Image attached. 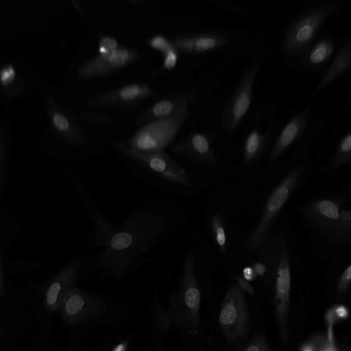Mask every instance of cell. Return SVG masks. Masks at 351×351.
<instances>
[{
    "mask_svg": "<svg viewBox=\"0 0 351 351\" xmlns=\"http://www.w3.org/2000/svg\"><path fill=\"white\" fill-rule=\"evenodd\" d=\"M95 261L74 258L66 264L52 279L45 291V308L49 312L58 311L61 301L73 286L85 267L95 265Z\"/></svg>",
    "mask_w": 351,
    "mask_h": 351,
    "instance_id": "15",
    "label": "cell"
},
{
    "mask_svg": "<svg viewBox=\"0 0 351 351\" xmlns=\"http://www.w3.org/2000/svg\"><path fill=\"white\" fill-rule=\"evenodd\" d=\"M275 267V305L280 336L285 343L289 339V313L291 290V266L288 248L282 242Z\"/></svg>",
    "mask_w": 351,
    "mask_h": 351,
    "instance_id": "9",
    "label": "cell"
},
{
    "mask_svg": "<svg viewBox=\"0 0 351 351\" xmlns=\"http://www.w3.org/2000/svg\"><path fill=\"white\" fill-rule=\"evenodd\" d=\"M195 92L193 89L179 90L167 95L145 109L136 118L134 124L139 125L148 122L171 117L188 108L194 101Z\"/></svg>",
    "mask_w": 351,
    "mask_h": 351,
    "instance_id": "17",
    "label": "cell"
},
{
    "mask_svg": "<svg viewBox=\"0 0 351 351\" xmlns=\"http://www.w3.org/2000/svg\"><path fill=\"white\" fill-rule=\"evenodd\" d=\"M351 283V265L348 264L341 271L339 278L337 291L341 295H344L348 291Z\"/></svg>",
    "mask_w": 351,
    "mask_h": 351,
    "instance_id": "28",
    "label": "cell"
},
{
    "mask_svg": "<svg viewBox=\"0 0 351 351\" xmlns=\"http://www.w3.org/2000/svg\"><path fill=\"white\" fill-rule=\"evenodd\" d=\"M47 111L51 129L58 138L74 146L86 144L87 138L80 123L52 97L48 99Z\"/></svg>",
    "mask_w": 351,
    "mask_h": 351,
    "instance_id": "16",
    "label": "cell"
},
{
    "mask_svg": "<svg viewBox=\"0 0 351 351\" xmlns=\"http://www.w3.org/2000/svg\"><path fill=\"white\" fill-rule=\"evenodd\" d=\"M163 67L167 69H173L177 63L178 58V51L173 47L169 48L165 53H163Z\"/></svg>",
    "mask_w": 351,
    "mask_h": 351,
    "instance_id": "32",
    "label": "cell"
},
{
    "mask_svg": "<svg viewBox=\"0 0 351 351\" xmlns=\"http://www.w3.org/2000/svg\"><path fill=\"white\" fill-rule=\"evenodd\" d=\"M148 45L153 49L160 51L162 54L165 53L173 45L169 40L159 35L150 38L148 40Z\"/></svg>",
    "mask_w": 351,
    "mask_h": 351,
    "instance_id": "31",
    "label": "cell"
},
{
    "mask_svg": "<svg viewBox=\"0 0 351 351\" xmlns=\"http://www.w3.org/2000/svg\"><path fill=\"white\" fill-rule=\"evenodd\" d=\"M342 209L339 200L323 198L306 205L302 208V213L314 228L330 233Z\"/></svg>",
    "mask_w": 351,
    "mask_h": 351,
    "instance_id": "18",
    "label": "cell"
},
{
    "mask_svg": "<svg viewBox=\"0 0 351 351\" xmlns=\"http://www.w3.org/2000/svg\"><path fill=\"white\" fill-rule=\"evenodd\" d=\"M252 269L256 276H263L266 271V266L263 263H256L252 267Z\"/></svg>",
    "mask_w": 351,
    "mask_h": 351,
    "instance_id": "37",
    "label": "cell"
},
{
    "mask_svg": "<svg viewBox=\"0 0 351 351\" xmlns=\"http://www.w3.org/2000/svg\"><path fill=\"white\" fill-rule=\"evenodd\" d=\"M304 173L303 165L297 167L275 186L264 205L258 225L247 239L245 247L247 251L254 252L266 240L270 228L301 182Z\"/></svg>",
    "mask_w": 351,
    "mask_h": 351,
    "instance_id": "5",
    "label": "cell"
},
{
    "mask_svg": "<svg viewBox=\"0 0 351 351\" xmlns=\"http://www.w3.org/2000/svg\"><path fill=\"white\" fill-rule=\"evenodd\" d=\"M58 311L67 324L88 326L106 317L108 306L101 297L75 285L62 298Z\"/></svg>",
    "mask_w": 351,
    "mask_h": 351,
    "instance_id": "7",
    "label": "cell"
},
{
    "mask_svg": "<svg viewBox=\"0 0 351 351\" xmlns=\"http://www.w3.org/2000/svg\"><path fill=\"white\" fill-rule=\"evenodd\" d=\"M256 276L252 267H245L243 269V278L247 281L253 280Z\"/></svg>",
    "mask_w": 351,
    "mask_h": 351,
    "instance_id": "36",
    "label": "cell"
},
{
    "mask_svg": "<svg viewBox=\"0 0 351 351\" xmlns=\"http://www.w3.org/2000/svg\"><path fill=\"white\" fill-rule=\"evenodd\" d=\"M128 347V340H120L112 346L109 351H127Z\"/></svg>",
    "mask_w": 351,
    "mask_h": 351,
    "instance_id": "35",
    "label": "cell"
},
{
    "mask_svg": "<svg viewBox=\"0 0 351 351\" xmlns=\"http://www.w3.org/2000/svg\"><path fill=\"white\" fill-rule=\"evenodd\" d=\"M138 57L136 49L125 46L119 47L111 54H97L82 64L77 70V75L81 79L103 77L130 65Z\"/></svg>",
    "mask_w": 351,
    "mask_h": 351,
    "instance_id": "14",
    "label": "cell"
},
{
    "mask_svg": "<svg viewBox=\"0 0 351 351\" xmlns=\"http://www.w3.org/2000/svg\"><path fill=\"white\" fill-rule=\"evenodd\" d=\"M118 48L119 44L116 38L108 36H104L101 37L99 41L98 54L109 55Z\"/></svg>",
    "mask_w": 351,
    "mask_h": 351,
    "instance_id": "27",
    "label": "cell"
},
{
    "mask_svg": "<svg viewBox=\"0 0 351 351\" xmlns=\"http://www.w3.org/2000/svg\"><path fill=\"white\" fill-rule=\"evenodd\" d=\"M219 322L226 341L237 346L247 336L250 315L245 292L237 285L228 288L219 314Z\"/></svg>",
    "mask_w": 351,
    "mask_h": 351,
    "instance_id": "8",
    "label": "cell"
},
{
    "mask_svg": "<svg viewBox=\"0 0 351 351\" xmlns=\"http://www.w3.org/2000/svg\"><path fill=\"white\" fill-rule=\"evenodd\" d=\"M225 222L219 214H214L210 219V228L215 241L221 252L226 250V235L225 232Z\"/></svg>",
    "mask_w": 351,
    "mask_h": 351,
    "instance_id": "26",
    "label": "cell"
},
{
    "mask_svg": "<svg viewBox=\"0 0 351 351\" xmlns=\"http://www.w3.org/2000/svg\"><path fill=\"white\" fill-rule=\"evenodd\" d=\"M171 152L182 157L196 176L202 169L213 167L217 161L209 138L199 132H192L183 138L171 147Z\"/></svg>",
    "mask_w": 351,
    "mask_h": 351,
    "instance_id": "13",
    "label": "cell"
},
{
    "mask_svg": "<svg viewBox=\"0 0 351 351\" xmlns=\"http://www.w3.org/2000/svg\"><path fill=\"white\" fill-rule=\"evenodd\" d=\"M183 263L180 287L172 302L173 319L189 334L195 335L199 327L201 293L191 252L185 254Z\"/></svg>",
    "mask_w": 351,
    "mask_h": 351,
    "instance_id": "4",
    "label": "cell"
},
{
    "mask_svg": "<svg viewBox=\"0 0 351 351\" xmlns=\"http://www.w3.org/2000/svg\"><path fill=\"white\" fill-rule=\"evenodd\" d=\"M3 289V270L1 265V261L0 256V294L2 293Z\"/></svg>",
    "mask_w": 351,
    "mask_h": 351,
    "instance_id": "38",
    "label": "cell"
},
{
    "mask_svg": "<svg viewBox=\"0 0 351 351\" xmlns=\"http://www.w3.org/2000/svg\"><path fill=\"white\" fill-rule=\"evenodd\" d=\"M189 113L188 108L171 117L145 123L127 143H125V146L130 149L139 152L164 150L173 143Z\"/></svg>",
    "mask_w": 351,
    "mask_h": 351,
    "instance_id": "6",
    "label": "cell"
},
{
    "mask_svg": "<svg viewBox=\"0 0 351 351\" xmlns=\"http://www.w3.org/2000/svg\"><path fill=\"white\" fill-rule=\"evenodd\" d=\"M351 228V211L343 208L329 235L337 243L345 242L349 239Z\"/></svg>",
    "mask_w": 351,
    "mask_h": 351,
    "instance_id": "24",
    "label": "cell"
},
{
    "mask_svg": "<svg viewBox=\"0 0 351 351\" xmlns=\"http://www.w3.org/2000/svg\"><path fill=\"white\" fill-rule=\"evenodd\" d=\"M159 97L157 90L147 83L138 82L97 95L88 99L87 104L96 108L127 110L138 107L149 98L157 100Z\"/></svg>",
    "mask_w": 351,
    "mask_h": 351,
    "instance_id": "10",
    "label": "cell"
},
{
    "mask_svg": "<svg viewBox=\"0 0 351 351\" xmlns=\"http://www.w3.org/2000/svg\"><path fill=\"white\" fill-rule=\"evenodd\" d=\"M308 119V112H301L291 119L276 138L269 155V162L276 160L296 140Z\"/></svg>",
    "mask_w": 351,
    "mask_h": 351,
    "instance_id": "19",
    "label": "cell"
},
{
    "mask_svg": "<svg viewBox=\"0 0 351 351\" xmlns=\"http://www.w3.org/2000/svg\"><path fill=\"white\" fill-rule=\"evenodd\" d=\"M6 162V135L3 128L0 132V191L3 184Z\"/></svg>",
    "mask_w": 351,
    "mask_h": 351,
    "instance_id": "30",
    "label": "cell"
},
{
    "mask_svg": "<svg viewBox=\"0 0 351 351\" xmlns=\"http://www.w3.org/2000/svg\"><path fill=\"white\" fill-rule=\"evenodd\" d=\"M260 62L256 61L243 75L234 93L228 100L222 115L223 132H234L246 115L252 101V92Z\"/></svg>",
    "mask_w": 351,
    "mask_h": 351,
    "instance_id": "11",
    "label": "cell"
},
{
    "mask_svg": "<svg viewBox=\"0 0 351 351\" xmlns=\"http://www.w3.org/2000/svg\"><path fill=\"white\" fill-rule=\"evenodd\" d=\"M336 319H346L348 315V311L346 306L340 305L333 309Z\"/></svg>",
    "mask_w": 351,
    "mask_h": 351,
    "instance_id": "34",
    "label": "cell"
},
{
    "mask_svg": "<svg viewBox=\"0 0 351 351\" xmlns=\"http://www.w3.org/2000/svg\"><path fill=\"white\" fill-rule=\"evenodd\" d=\"M0 87L7 98H13L24 93L25 84L19 80L15 67L8 64L0 69Z\"/></svg>",
    "mask_w": 351,
    "mask_h": 351,
    "instance_id": "23",
    "label": "cell"
},
{
    "mask_svg": "<svg viewBox=\"0 0 351 351\" xmlns=\"http://www.w3.org/2000/svg\"><path fill=\"white\" fill-rule=\"evenodd\" d=\"M237 285L244 291L250 294L254 293V289L252 286L245 280L242 276H236Z\"/></svg>",
    "mask_w": 351,
    "mask_h": 351,
    "instance_id": "33",
    "label": "cell"
},
{
    "mask_svg": "<svg viewBox=\"0 0 351 351\" xmlns=\"http://www.w3.org/2000/svg\"><path fill=\"white\" fill-rule=\"evenodd\" d=\"M335 40L323 36L315 41L298 59L300 64L312 69L323 66L335 51Z\"/></svg>",
    "mask_w": 351,
    "mask_h": 351,
    "instance_id": "20",
    "label": "cell"
},
{
    "mask_svg": "<svg viewBox=\"0 0 351 351\" xmlns=\"http://www.w3.org/2000/svg\"><path fill=\"white\" fill-rule=\"evenodd\" d=\"M188 213L173 199H154L137 206L107 239L95 260L101 278L121 281L147 260V255L186 223Z\"/></svg>",
    "mask_w": 351,
    "mask_h": 351,
    "instance_id": "1",
    "label": "cell"
},
{
    "mask_svg": "<svg viewBox=\"0 0 351 351\" xmlns=\"http://www.w3.org/2000/svg\"><path fill=\"white\" fill-rule=\"evenodd\" d=\"M351 64V44L345 43L339 49L334 60L324 73L313 95L325 88L332 81L344 73Z\"/></svg>",
    "mask_w": 351,
    "mask_h": 351,
    "instance_id": "21",
    "label": "cell"
},
{
    "mask_svg": "<svg viewBox=\"0 0 351 351\" xmlns=\"http://www.w3.org/2000/svg\"><path fill=\"white\" fill-rule=\"evenodd\" d=\"M117 147L130 171L153 186L178 196H191L199 189L197 176L165 150L136 152L124 142L118 143Z\"/></svg>",
    "mask_w": 351,
    "mask_h": 351,
    "instance_id": "2",
    "label": "cell"
},
{
    "mask_svg": "<svg viewBox=\"0 0 351 351\" xmlns=\"http://www.w3.org/2000/svg\"><path fill=\"white\" fill-rule=\"evenodd\" d=\"M339 7L335 2L323 3L310 6L297 16L282 34V49L285 55L298 58L302 54Z\"/></svg>",
    "mask_w": 351,
    "mask_h": 351,
    "instance_id": "3",
    "label": "cell"
},
{
    "mask_svg": "<svg viewBox=\"0 0 351 351\" xmlns=\"http://www.w3.org/2000/svg\"><path fill=\"white\" fill-rule=\"evenodd\" d=\"M350 160L351 135L350 132H348L341 138L337 145L332 167L336 169L350 162Z\"/></svg>",
    "mask_w": 351,
    "mask_h": 351,
    "instance_id": "25",
    "label": "cell"
},
{
    "mask_svg": "<svg viewBox=\"0 0 351 351\" xmlns=\"http://www.w3.org/2000/svg\"><path fill=\"white\" fill-rule=\"evenodd\" d=\"M244 351H272L267 339L258 335L254 337L247 345Z\"/></svg>",
    "mask_w": 351,
    "mask_h": 351,
    "instance_id": "29",
    "label": "cell"
},
{
    "mask_svg": "<svg viewBox=\"0 0 351 351\" xmlns=\"http://www.w3.org/2000/svg\"><path fill=\"white\" fill-rule=\"evenodd\" d=\"M268 132H264L259 125H256L247 133L243 146V161L251 165L258 160L268 138Z\"/></svg>",
    "mask_w": 351,
    "mask_h": 351,
    "instance_id": "22",
    "label": "cell"
},
{
    "mask_svg": "<svg viewBox=\"0 0 351 351\" xmlns=\"http://www.w3.org/2000/svg\"><path fill=\"white\" fill-rule=\"evenodd\" d=\"M235 33L206 32L178 36L170 42L178 52L189 55H208L219 51L235 50ZM235 44V43H233Z\"/></svg>",
    "mask_w": 351,
    "mask_h": 351,
    "instance_id": "12",
    "label": "cell"
}]
</instances>
